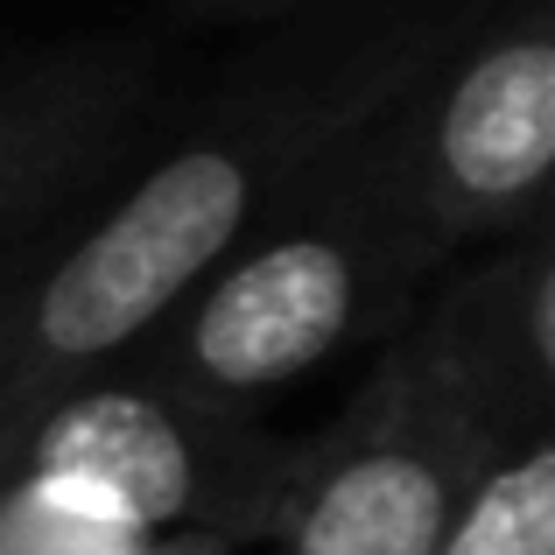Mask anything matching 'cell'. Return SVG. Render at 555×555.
<instances>
[{
	"label": "cell",
	"instance_id": "cell-6",
	"mask_svg": "<svg viewBox=\"0 0 555 555\" xmlns=\"http://www.w3.org/2000/svg\"><path fill=\"white\" fill-rule=\"evenodd\" d=\"M429 317L472 366L500 429L555 422V218L520 232L506 260L464 274Z\"/></svg>",
	"mask_w": 555,
	"mask_h": 555
},
{
	"label": "cell",
	"instance_id": "cell-9",
	"mask_svg": "<svg viewBox=\"0 0 555 555\" xmlns=\"http://www.w3.org/2000/svg\"><path fill=\"white\" fill-rule=\"evenodd\" d=\"M190 22H268V14H296L310 0H177Z\"/></svg>",
	"mask_w": 555,
	"mask_h": 555
},
{
	"label": "cell",
	"instance_id": "cell-10",
	"mask_svg": "<svg viewBox=\"0 0 555 555\" xmlns=\"http://www.w3.org/2000/svg\"><path fill=\"white\" fill-rule=\"evenodd\" d=\"M134 555H225V548H204V542H141Z\"/></svg>",
	"mask_w": 555,
	"mask_h": 555
},
{
	"label": "cell",
	"instance_id": "cell-8",
	"mask_svg": "<svg viewBox=\"0 0 555 555\" xmlns=\"http://www.w3.org/2000/svg\"><path fill=\"white\" fill-rule=\"evenodd\" d=\"M113 106V85H42V92H0V225L36 197L70 149L92 141V120Z\"/></svg>",
	"mask_w": 555,
	"mask_h": 555
},
{
	"label": "cell",
	"instance_id": "cell-3",
	"mask_svg": "<svg viewBox=\"0 0 555 555\" xmlns=\"http://www.w3.org/2000/svg\"><path fill=\"white\" fill-rule=\"evenodd\" d=\"M302 450L310 443H282L254 415L197 408L141 373H99L42 408L0 450V472L134 542H204L232 555L282 534Z\"/></svg>",
	"mask_w": 555,
	"mask_h": 555
},
{
	"label": "cell",
	"instance_id": "cell-1",
	"mask_svg": "<svg viewBox=\"0 0 555 555\" xmlns=\"http://www.w3.org/2000/svg\"><path fill=\"white\" fill-rule=\"evenodd\" d=\"M422 85L415 56H379L310 92L218 113L163 155L50 268L0 296V450L70 387L127 366L169 317L268 232L310 177Z\"/></svg>",
	"mask_w": 555,
	"mask_h": 555
},
{
	"label": "cell",
	"instance_id": "cell-5",
	"mask_svg": "<svg viewBox=\"0 0 555 555\" xmlns=\"http://www.w3.org/2000/svg\"><path fill=\"white\" fill-rule=\"evenodd\" d=\"M422 225L464 246L520 240L555 218V0L514 14L401 113Z\"/></svg>",
	"mask_w": 555,
	"mask_h": 555
},
{
	"label": "cell",
	"instance_id": "cell-2",
	"mask_svg": "<svg viewBox=\"0 0 555 555\" xmlns=\"http://www.w3.org/2000/svg\"><path fill=\"white\" fill-rule=\"evenodd\" d=\"M408 99L331 155L310 190L113 373H141L218 415H260L366 338H401L422 282L450 260L408 183Z\"/></svg>",
	"mask_w": 555,
	"mask_h": 555
},
{
	"label": "cell",
	"instance_id": "cell-7",
	"mask_svg": "<svg viewBox=\"0 0 555 555\" xmlns=\"http://www.w3.org/2000/svg\"><path fill=\"white\" fill-rule=\"evenodd\" d=\"M443 555H555V422L500 429Z\"/></svg>",
	"mask_w": 555,
	"mask_h": 555
},
{
	"label": "cell",
	"instance_id": "cell-4",
	"mask_svg": "<svg viewBox=\"0 0 555 555\" xmlns=\"http://www.w3.org/2000/svg\"><path fill=\"white\" fill-rule=\"evenodd\" d=\"M500 415L429 310L373 359L345 415L302 450L274 555H443Z\"/></svg>",
	"mask_w": 555,
	"mask_h": 555
}]
</instances>
